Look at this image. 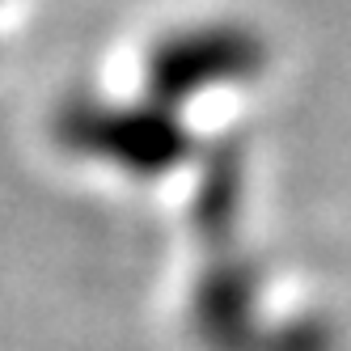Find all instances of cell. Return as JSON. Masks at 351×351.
Returning a JSON list of instances; mask_svg holds the SVG:
<instances>
[{
	"instance_id": "6da1fadb",
	"label": "cell",
	"mask_w": 351,
	"mask_h": 351,
	"mask_svg": "<svg viewBox=\"0 0 351 351\" xmlns=\"http://www.w3.org/2000/svg\"><path fill=\"white\" fill-rule=\"evenodd\" d=\"M254 60V43L237 30H208V34H191L169 43L161 60H157V81L169 93H182L199 81H212L224 77V72H237L250 68Z\"/></svg>"
}]
</instances>
